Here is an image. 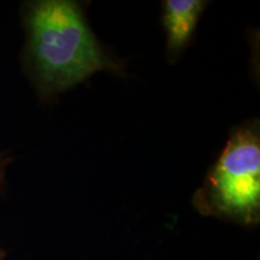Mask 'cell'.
<instances>
[{"mask_svg":"<svg viewBox=\"0 0 260 260\" xmlns=\"http://www.w3.org/2000/svg\"><path fill=\"white\" fill-rule=\"evenodd\" d=\"M210 3L205 0H165L161 23L167 32V57L176 61L189 46L199 19Z\"/></svg>","mask_w":260,"mask_h":260,"instance_id":"obj_3","label":"cell"},{"mask_svg":"<svg viewBox=\"0 0 260 260\" xmlns=\"http://www.w3.org/2000/svg\"><path fill=\"white\" fill-rule=\"evenodd\" d=\"M10 161H11V158H8L5 154H0V189L4 186L6 167Z\"/></svg>","mask_w":260,"mask_h":260,"instance_id":"obj_4","label":"cell"},{"mask_svg":"<svg viewBox=\"0 0 260 260\" xmlns=\"http://www.w3.org/2000/svg\"><path fill=\"white\" fill-rule=\"evenodd\" d=\"M4 256H5V253H4V251H3V249H2V247H0V260L4 259Z\"/></svg>","mask_w":260,"mask_h":260,"instance_id":"obj_5","label":"cell"},{"mask_svg":"<svg viewBox=\"0 0 260 260\" xmlns=\"http://www.w3.org/2000/svg\"><path fill=\"white\" fill-rule=\"evenodd\" d=\"M194 207L204 216L246 226L260 218V128L249 121L230 132L222 153L195 191Z\"/></svg>","mask_w":260,"mask_h":260,"instance_id":"obj_2","label":"cell"},{"mask_svg":"<svg viewBox=\"0 0 260 260\" xmlns=\"http://www.w3.org/2000/svg\"><path fill=\"white\" fill-rule=\"evenodd\" d=\"M25 65L42 100L47 102L107 71L124 74V61L105 50L73 0H38L24 6Z\"/></svg>","mask_w":260,"mask_h":260,"instance_id":"obj_1","label":"cell"}]
</instances>
